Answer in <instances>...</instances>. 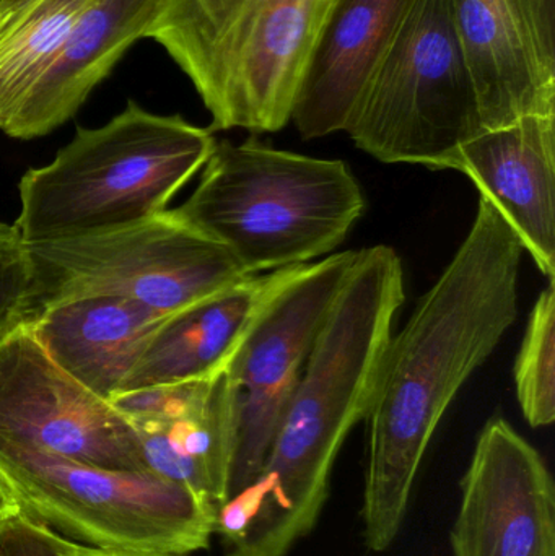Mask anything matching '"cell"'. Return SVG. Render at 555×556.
I'll return each instance as SVG.
<instances>
[{"label": "cell", "instance_id": "1", "mask_svg": "<svg viewBox=\"0 0 555 556\" xmlns=\"http://www.w3.org/2000/svg\"><path fill=\"white\" fill-rule=\"evenodd\" d=\"M521 256L517 235L488 199H479L462 247L390 337L365 417L362 519L370 551H387L396 541L437 427L514 326Z\"/></svg>", "mask_w": 555, "mask_h": 556}, {"label": "cell", "instance_id": "2", "mask_svg": "<svg viewBox=\"0 0 555 556\" xmlns=\"http://www.w3.org/2000/svg\"><path fill=\"white\" fill-rule=\"evenodd\" d=\"M198 188L173 214L231 254L247 276L312 264L344 243L365 194L342 160L215 143Z\"/></svg>", "mask_w": 555, "mask_h": 556}, {"label": "cell", "instance_id": "3", "mask_svg": "<svg viewBox=\"0 0 555 556\" xmlns=\"http://www.w3.org/2000/svg\"><path fill=\"white\" fill-rule=\"evenodd\" d=\"M215 143L211 129L129 101L104 126L78 127L49 165L23 175L13 225L36 244L155 217L204 168Z\"/></svg>", "mask_w": 555, "mask_h": 556}, {"label": "cell", "instance_id": "4", "mask_svg": "<svg viewBox=\"0 0 555 556\" xmlns=\"http://www.w3.org/2000/svg\"><path fill=\"white\" fill-rule=\"evenodd\" d=\"M403 303L396 251L384 244L358 251L267 451L266 469L287 489L328 485L345 438L367 417Z\"/></svg>", "mask_w": 555, "mask_h": 556}, {"label": "cell", "instance_id": "5", "mask_svg": "<svg viewBox=\"0 0 555 556\" xmlns=\"http://www.w3.org/2000/svg\"><path fill=\"white\" fill-rule=\"evenodd\" d=\"M482 130L452 0H409L344 132L378 162L452 169Z\"/></svg>", "mask_w": 555, "mask_h": 556}, {"label": "cell", "instance_id": "6", "mask_svg": "<svg viewBox=\"0 0 555 556\" xmlns=\"http://www.w3.org/2000/svg\"><path fill=\"white\" fill-rule=\"evenodd\" d=\"M0 469L23 515L77 544L188 556L215 534L214 503L149 469H103L3 440Z\"/></svg>", "mask_w": 555, "mask_h": 556}, {"label": "cell", "instance_id": "7", "mask_svg": "<svg viewBox=\"0 0 555 556\" xmlns=\"http://www.w3.org/2000/svg\"><path fill=\"white\" fill-rule=\"evenodd\" d=\"M28 253L31 317L49 304L93 294L172 314L250 277L227 250L173 211L114 230L28 244Z\"/></svg>", "mask_w": 555, "mask_h": 556}, {"label": "cell", "instance_id": "8", "mask_svg": "<svg viewBox=\"0 0 555 556\" xmlns=\"http://www.w3.org/2000/svg\"><path fill=\"white\" fill-rule=\"evenodd\" d=\"M357 254L332 253L306 264L264 307L231 356L225 371L237 401V446L227 498L260 476L287 402Z\"/></svg>", "mask_w": 555, "mask_h": 556}, {"label": "cell", "instance_id": "9", "mask_svg": "<svg viewBox=\"0 0 555 556\" xmlns=\"http://www.w3.org/2000/svg\"><path fill=\"white\" fill-rule=\"evenodd\" d=\"M336 0H244L198 88L211 130L277 132L293 108Z\"/></svg>", "mask_w": 555, "mask_h": 556}, {"label": "cell", "instance_id": "10", "mask_svg": "<svg viewBox=\"0 0 555 556\" xmlns=\"http://www.w3.org/2000/svg\"><path fill=\"white\" fill-rule=\"evenodd\" d=\"M0 440L103 469H146L129 421L59 368L26 324L0 342Z\"/></svg>", "mask_w": 555, "mask_h": 556}, {"label": "cell", "instance_id": "11", "mask_svg": "<svg viewBox=\"0 0 555 556\" xmlns=\"http://www.w3.org/2000/svg\"><path fill=\"white\" fill-rule=\"evenodd\" d=\"M450 541L453 556H555L553 476L504 418L479 434Z\"/></svg>", "mask_w": 555, "mask_h": 556}, {"label": "cell", "instance_id": "12", "mask_svg": "<svg viewBox=\"0 0 555 556\" xmlns=\"http://www.w3.org/2000/svg\"><path fill=\"white\" fill-rule=\"evenodd\" d=\"M484 129L555 116L554 0H452Z\"/></svg>", "mask_w": 555, "mask_h": 556}, {"label": "cell", "instance_id": "13", "mask_svg": "<svg viewBox=\"0 0 555 556\" xmlns=\"http://www.w3.org/2000/svg\"><path fill=\"white\" fill-rule=\"evenodd\" d=\"M547 280L555 276V116H525L485 129L456 153Z\"/></svg>", "mask_w": 555, "mask_h": 556}, {"label": "cell", "instance_id": "14", "mask_svg": "<svg viewBox=\"0 0 555 556\" xmlns=\"http://www.w3.org/2000/svg\"><path fill=\"white\" fill-rule=\"evenodd\" d=\"M163 5L165 0H85L51 64L2 132L31 140L72 119L127 49L147 38Z\"/></svg>", "mask_w": 555, "mask_h": 556}, {"label": "cell", "instance_id": "15", "mask_svg": "<svg viewBox=\"0 0 555 556\" xmlns=\"http://www.w3.org/2000/svg\"><path fill=\"white\" fill-rule=\"evenodd\" d=\"M305 266L243 278L168 314L147 340L121 392L205 381L224 372L264 307Z\"/></svg>", "mask_w": 555, "mask_h": 556}, {"label": "cell", "instance_id": "16", "mask_svg": "<svg viewBox=\"0 0 555 556\" xmlns=\"http://www.w3.org/2000/svg\"><path fill=\"white\" fill-rule=\"evenodd\" d=\"M166 316L127 298L93 294L49 304L26 326L59 368L111 401Z\"/></svg>", "mask_w": 555, "mask_h": 556}, {"label": "cell", "instance_id": "17", "mask_svg": "<svg viewBox=\"0 0 555 556\" xmlns=\"http://www.w3.org/2000/svg\"><path fill=\"white\" fill-rule=\"evenodd\" d=\"M407 2L336 0L293 108L303 139L344 132Z\"/></svg>", "mask_w": 555, "mask_h": 556}, {"label": "cell", "instance_id": "18", "mask_svg": "<svg viewBox=\"0 0 555 556\" xmlns=\"http://www.w3.org/2000/svg\"><path fill=\"white\" fill-rule=\"evenodd\" d=\"M146 469L220 506L227 500L237 446V401L227 371L209 379L181 408L129 421Z\"/></svg>", "mask_w": 555, "mask_h": 556}, {"label": "cell", "instance_id": "19", "mask_svg": "<svg viewBox=\"0 0 555 556\" xmlns=\"http://www.w3.org/2000/svg\"><path fill=\"white\" fill-rule=\"evenodd\" d=\"M85 0H28L0 10V130L51 64Z\"/></svg>", "mask_w": 555, "mask_h": 556}, {"label": "cell", "instance_id": "20", "mask_svg": "<svg viewBox=\"0 0 555 556\" xmlns=\"http://www.w3.org/2000/svg\"><path fill=\"white\" fill-rule=\"evenodd\" d=\"M244 0H165L147 38L159 42L195 90L209 62Z\"/></svg>", "mask_w": 555, "mask_h": 556}, {"label": "cell", "instance_id": "21", "mask_svg": "<svg viewBox=\"0 0 555 556\" xmlns=\"http://www.w3.org/2000/svg\"><path fill=\"white\" fill-rule=\"evenodd\" d=\"M515 386L525 420L533 428L555 420V287L541 291L515 363Z\"/></svg>", "mask_w": 555, "mask_h": 556}, {"label": "cell", "instance_id": "22", "mask_svg": "<svg viewBox=\"0 0 555 556\" xmlns=\"http://www.w3.org/2000/svg\"><path fill=\"white\" fill-rule=\"evenodd\" d=\"M28 244L15 225L0 224V342L31 319Z\"/></svg>", "mask_w": 555, "mask_h": 556}, {"label": "cell", "instance_id": "23", "mask_svg": "<svg viewBox=\"0 0 555 556\" xmlns=\"http://www.w3.org/2000/svg\"><path fill=\"white\" fill-rule=\"evenodd\" d=\"M0 556H59L55 532L22 515L0 532Z\"/></svg>", "mask_w": 555, "mask_h": 556}, {"label": "cell", "instance_id": "24", "mask_svg": "<svg viewBox=\"0 0 555 556\" xmlns=\"http://www.w3.org/2000/svg\"><path fill=\"white\" fill-rule=\"evenodd\" d=\"M55 548H58L59 556H176L156 554V552L110 551V548L88 547V545L67 541L59 534H55Z\"/></svg>", "mask_w": 555, "mask_h": 556}, {"label": "cell", "instance_id": "25", "mask_svg": "<svg viewBox=\"0 0 555 556\" xmlns=\"http://www.w3.org/2000/svg\"><path fill=\"white\" fill-rule=\"evenodd\" d=\"M23 515L22 502L9 477L0 469V532Z\"/></svg>", "mask_w": 555, "mask_h": 556}, {"label": "cell", "instance_id": "26", "mask_svg": "<svg viewBox=\"0 0 555 556\" xmlns=\"http://www.w3.org/2000/svg\"><path fill=\"white\" fill-rule=\"evenodd\" d=\"M28 0H0V10L13 9V7L22 5Z\"/></svg>", "mask_w": 555, "mask_h": 556}]
</instances>
